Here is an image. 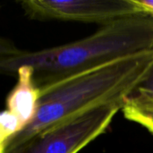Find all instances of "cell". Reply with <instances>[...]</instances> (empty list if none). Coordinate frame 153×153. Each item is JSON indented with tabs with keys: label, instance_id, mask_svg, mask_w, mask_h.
Masks as SVG:
<instances>
[{
	"label": "cell",
	"instance_id": "7",
	"mask_svg": "<svg viewBox=\"0 0 153 153\" xmlns=\"http://www.w3.org/2000/svg\"><path fill=\"white\" fill-rule=\"evenodd\" d=\"M23 128L19 118L9 110H4L0 115V147L11 137Z\"/></svg>",
	"mask_w": 153,
	"mask_h": 153
},
{
	"label": "cell",
	"instance_id": "9",
	"mask_svg": "<svg viewBox=\"0 0 153 153\" xmlns=\"http://www.w3.org/2000/svg\"><path fill=\"white\" fill-rule=\"evenodd\" d=\"M137 91L153 93V66L151 69L149 74L147 75V77L144 79V81L139 86Z\"/></svg>",
	"mask_w": 153,
	"mask_h": 153
},
{
	"label": "cell",
	"instance_id": "4",
	"mask_svg": "<svg viewBox=\"0 0 153 153\" xmlns=\"http://www.w3.org/2000/svg\"><path fill=\"white\" fill-rule=\"evenodd\" d=\"M33 20H59L106 25L128 16L141 14L134 0H26L20 2Z\"/></svg>",
	"mask_w": 153,
	"mask_h": 153
},
{
	"label": "cell",
	"instance_id": "6",
	"mask_svg": "<svg viewBox=\"0 0 153 153\" xmlns=\"http://www.w3.org/2000/svg\"><path fill=\"white\" fill-rule=\"evenodd\" d=\"M125 117L145 127L153 134V93L136 91L122 108Z\"/></svg>",
	"mask_w": 153,
	"mask_h": 153
},
{
	"label": "cell",
	"instance_id": "3",
	"mask_svg": "<svg viewBox=\"0 0 153 153\" xmlns=\"http://www.w3.org/2000/svg\"><path fill=\"white\" fill-rule=\"evenodd\" d=\"M124 104H105L71 117L5 153H78L108 129Z\"/></svg>",
	"mask_w": 153,
	"mask_h": 153
},
{
	"label": "cell",
	"instance_id": "1",
	"mask_svg": "<svg viewBox=\"0 0 153 153\" xmlns=\"http://www.w3.org/2000/svg\"><path fill=\"white\" fill-rule=\"evenodd\" d=\"M143 52H153V16L141 13L102 25L76 41L41 50H22L2 41L0 71L14 74L20 67L30 66L33 82L40 90L73 74Z\"/></svg>",
	"mask_w": 153,
	"mask_h": 153
},
{
	"label": "cell",
	"instance_id": "8",
	"mask_svg": "<svg viewBox=\"0 0 153 153\" xmlns=\"http://www.w3.org/2000/svg\"><path fill=\"white\" fill-rule=\"evenodd\" d=\"M141 13L153 16V0H134Z\"/></svg>",
	"mask_w": 153,
	"mask_h": 153
},
{
	"label": "cell",
	"instance_id": "2",
	"mask_svg": "<svg viewBox=\"0 0 153 153\" xmlns=\"http://www.w3.org/2000/svg\"><path fill=\"white\" fill-rule=\"evenodd\" d=\"M153 66V52H143L73 74L40 90L33 119L0 147L5 153L71 117L96 107L125 102Z\"/></svg>",
	"mask_w": 153,
	"mask_h": 153
},
{
	"label": "cell",
	"instance_id": "5",
	"mask_svg": "<svg viewBox=\"0 0 153 153\" xmlns=\"http://www.w3.org/2000/svg\"><path fill=\"white\" fill-rule=\"evenodd\" d=\"M16 74L18 82L7 96L6 109L16 116L24 127L36 114L39 91L33 82L30 66L20 67Z\"/></svg>",
	"mask_w": 153,
	"mask_h": 153
}]
</instances>
